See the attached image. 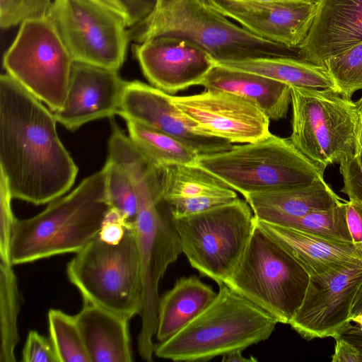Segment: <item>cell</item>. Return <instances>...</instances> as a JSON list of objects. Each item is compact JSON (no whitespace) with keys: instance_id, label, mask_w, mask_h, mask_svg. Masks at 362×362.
<instances>
[{"instance_id":"cell-24","label":"cell","mask_w":362,"mask_h":362,"mask_svg":"<svg viewBox=\"0 0 362 362\" xmlns=\"http://www.w3.org/2000/svg\"><path fill=\"white\" fill-rule=\"evenodd\" d=\"M217 293L195 276L181 277L160 298L156 338L164 341L180 332L214 300Z\"/></svg>"},{"instance_id":"cell-42","label":"cell","mask_w":362,"mask_h":362,"mask_svg":"<svg viewBox=\"0 0 362 362\" xmlns=\"http://www.w3.org/2000/svg\"><path fill=\"white\" fill-rule=\"evenodd\" d=\"M339 336L354 344L362 353V329L352 324Z\"/></svg>"},{"instance_id":"cell-47","label":"cell","mask_w":362,"mask_h":362,"mask_svg":"<svg viewBox=\"0 0 362 362\" xmlns=\"http://www.w3.org/2000/svg\"><path fill=\"white\" fill-rule=\"evenodd\" d=\"M351 322H355L356 325H357L359 328L362 329V312L353 316L351 318Z\"/></svg>"},{"instance_id":"cell-37","label":"cell","mask_w":362,"mask_h":362,"mask_svg":"<svg viewBox=\"0 0 362 362\" xmlns=\"http://www.w3.org/2000/svg\"><path fill=\"white\" fill-rule=\"evenodd\" d=\"M24 362H59L49 338L35 330L29 332L23 351Z\"/></svg>"},{"instance_id":"cell-35","label":"cell","mask_w":362,"mask_h":362,"mask_svg":"<svg viewBox=\"0 0 362 362\" xmlns=\"http://www.w3.org/2000/svg\"><path fill=\"white\" fill-rule=\"evenodd\" d=\"M0 178V260L11 263L9 248L13 228L16 218L12 211L13 197L6 177L1 173Z\"/></svg>"},{"instance_id":"cell-15","label":"cell","mask_w":362,"mask_h":362,"mask_svg":"<svg viewBox=\"0 0 362 362\" xmlns=\"http://www.w3.org/2000/svg\"><path fill=\"white\" fill-rule=\"evenodd\" d=\"M133 51L151 86L171 94L200 85L216 64L204 48L180 37L160 36L135 43Z\"/></svg>"},{"instance_id":"cell-3","label":"cell","mask_w":362,"mask_h":362,"mask_svg":"<svg viewBox=\"0 0 362 362\" xmlns=\"http://www.w3.org/2000/svg\"><path fill=\"white\" fill-rule=\"evenodd\" d=\"M110 207L102 168L37 215L16 219L9 248L12 264L79 252L98 235Z\"/></svg>"},{"instance_id":"cell-2","label":"cell","mask_w":362,"mask_h":362,"mask_svg":"<svg viewBox=\"0 0 362 362\" xmlns=\"http://www.w3.org/2000/svg\"><path fill=\"white\" fill-rule=\"evenodd\" d=\"M113 158L129 173L137 195L138 209L132 225L140 255L143 287L138 350L144 360L152 361L160 300L158 284L182 250L170 209L162 197L158 169L130 142L117 147Z\"/></svg>"},{"instance_id":"cell-41","label":"cell","mask_w":362,"mask_h":362,"mask_svg":"<svg viewBox=\"0 0 362 362\" xmlns=\"http://www.w3.org/2000/svg\"><path fill=\"white\" fill-rule=\"evenodd\" d=\"M334 339L335 346L332 362H362V353L354 344L341 336Z\"/></svg>"},{"instance_id":"cell-44","label":"cell","mask_w":362,"mask_h":362,"mask_svg":"<svg viewBox=\"0 0 362 362\" xmlns=\"http://www.w3.org/2000/svg\"><path fill=\"white\" fill-rule=\"evenodd\" d=\"M242 352V350H237L225 354L222 356V361L224 362L257 361V359L252 357L250 358L244 357Z\"/></svg>"},{"instance_id":"cell-4","label":"cell","mask_w":362,"mask_h":362,"mask_svg":"<svg viewBox=\"0 0 362 362\" xmlns=\"http://www.w3.org/2000/svg\"><path fill=\"white\" fill-rule=\"evenodd\" d=\"M129 40L141 43L160 36L188 39L216 62L255 58L300 59L298 49L263 40L230 22L206 0H157L144 21L129 28Z\"/></svg>"},{"instance_id":"cell-38","label":"cell","mask_w":362,"mask_h":362,"mask_svg":"<svg viewBox=\"0 0 362 362\" xmlns=\"http://www.w3.org/2000/svg\"><path fill=\"white\" fill-rule=\"evenodd\" d=\"M132 226L117 209L110 207L104 218L98 237L103 241L116 244L124 237L127 230Z\"/></svg>"},{"instance_id":"cell-28","label":"cell","mask_w":362,"mask_h":362,"mask_svg":"<svg viewBox=\"0 0 362 362\" xmlns=\"http://www.w3.org/2000/svg\"><path fill=\"white\" fill-rule=\"evenodd\" d=\"M13 264L0 261V361L14 362L19 341L20 293Z\"/></svg>"},{"instance_id":"cell-6","label":"cell","mask_w":362,"mask_h":362,"mask_svg":"<svg viewBox=\"0 0 362 362\" xmlns=\"http://www.w3.org/2000/svg\"><path fill=\"white\" fill-rule=\"evenodd\" d=\"M197 164L243 197L305 186L324 177V171L290 139L272 134L226 151L199 155Z\"/></svg>"},{"instance_id":"cell-5","label":"cell","mask_w":362,"mask_h":362,"mask_svg":"<svg viewBox=\"0 0 362 362\" xmlns=\"http://www.w3.org/2000/svg\"><path fill=\"white\" fill-rule=\"evenodd\" d=\"M214 300L187 326L155 344L158 358L174 361H207L267 339L277 320L235 292L218 285Z\"/></svg>"},{"instance_id":"cell-11","label":"cell","mask_w":362,"mask_h":362,"mask_svg":"<svg viewBox=\"0 0 362 362\" xmlns=\"http://www.w3.org/2000/svg\"><path fill=\"white\" fill-rule=\"evenodd\" d=\"M74 63L47 17L22 23L3 57L6 74L53 112L64 104Z\"/></svg>"},{"instance_id":"cell-8","label":"cell","mask_w":362,"mask_h":362,"mask_svg":"<svg viewBox=\"0 0 362 362\" xmlns=\"http://www.w3.org/2000/svg\"><path fill=\"white\" fill-rule=\"evenodd\" d=\"M289 139L322 171L340 164L362 146V115L355 103L329 89L291 86Z\"/></svg>"},{"instance_id":"cell-17","label":"cell","mask_w":362,"mask_h":362,"mask_svg":"<svg viewBox=\"0 0 362 362\" xmlns=\"http://www.w3.org/2000/svg\"><path fill=\"white\" fill-rule=\"evenodd\" d=\"M206 1L222 15L240 23L253 35L291 49H298L306 38L317 8V0L285 3Z\"/></svg>"},{"instance_id":"cell-26","label":"cell","mask_w":362,"mask_h":362,"mask_svg":"<svg viewBox=\"0 0 362 362\" xmlns=\"http://www.w3.org/2000/svg\"><path fill=\"white\" fill-rule=\"evenodd\" d=\"M126 123L129 139L156 168L197 163L198 153L175 137L134 121Z\"/></svg>"},{"instance_id":"cell-22","label":"cell","mask_w":362,"mask_h":362,"mask_svg":"<svg viewBox=\"0 0 362 362\" xmlns=\"http://www.w3.org/2000/svg\"><path fill=\"white\" fill-rule=\"evenodd\" d=\"M74 317L90 362L132 361L128 319L88 303Z\"/></svg>"},{"instance_id":"cell-31","label":"cell","mask_w":362,"mask_h":362,"mask_svg":"<svg viewBox=\"0 0 362 362\" xmlns=\"http://www.w3.org/2000/svg\"><path fill=\"white\" fill-rule=\"evenodd\" d=\"M105 173L106 194L110 207L117 209L129 223L134 221L138 209L135 187L128 170L107 156L103 168Z\"/></svg>"},{"instance_id":"cell-19","label":"cell","mask_w":362,"mask_h":362,"mask_svg":"<svg viewBox=\"0 0 362 362\" xmlns=\"http://www.w3.org/2000/svg\"><path fill=\"white\" fill-rule=\"evenodd\" d=\"M362 41V0H317L309 33L298 47L300 59L325 62Z\"/></svg>"},{"instance_id":"cell-45","label":"cell","mask_w":362,"mask_h":362,"mask_svg":"<svg viewBox=\"0 0 362 362\" xmlns=\"http://www.w3.org/2000/svg\"><path fill=\"white\" fill-rule=\"evenodd\" d=\"M362 312V283L355 295L351 310V318ZM350 318V320H351Z\"/></svg>"},{"instance_id":"cell-43","label":"cell","mask_w":362,"mask_h":362,"mask_svg":"<svg viewBox=\"0 0 362 362\" xmlns=\"http://www.w3.org/2000/svg\"><path fill=\"white\" fill-rule=\"evenodd\" d=\"M97 2L117 13L122 16L127 23V16L123 6L119 0H92Z\"/></svg>"},{"instance_id":"cell-48","label":"cell","mask_w":362,"mask_h":362,"mask_svg":"<svg viewBox=\"0 0 362 362\" xmlns=\"http://www.w3.org/2000/svg\"><path fill=\"white\" fill-rule=\"evenodd\" d=\"M355 103H356V107H357L358 110H359L361 115H362V96Z\"/></svg>"},{"instance_id":"cell-25","label":"cell","mask_w":362,"mask_h":362,"mask_svg":"<svg viewBox=\"0 0 362 362\" xmlns=\"http://www.w3.org/2000/svg\"><path fill=\"white\" fill-rule=\"evenodd\" d=\"M216 63L228 68L260 74L292 87L337 91L335 83L324 66L300 59L267 57Z\"/></svg>"},{"instance_id":"cell-36","label":"cell","mask_w":362,"mask_h":362,"mask_svg":"<svg viewBox=\"0 0 362 362\" xmlns=\"http://www.w3.org/2000/svg\"><path fill=\"white\" fill-rule=\"evenodd\" d=\"M339 170L343 179L341 192L349 199L362 202V146L351 158L339 164Z\"/></svg>"},{"instance_id":"cell-14","label":"cell","mask_w":362,"mask_h":362,"mask_svg":"<svg viewBox=\"0 0 362 362\" xmlns=\"http://www.w3.org/2000/svg\"><path fill=\"white\" fill-rule=\"evenodd\" d=\"M172 100L203 133L232 144L253 142L271 134L269 117L255 103L239 95L206 90L172 95Z\"/></svg>"},{"instance_id":"cell-33","label":"cell","mask_w":362,"mask_h":362,"mask_svg":"<svg viewBox=\"0 0 362 362\" xmlns=\"http://www.w3.org/2000/svg\"><path fill=\"white\" fill-rule=\"evenodd\" d=\"M52 0H0V25L8 29L27 20L47 17Z\"/></svg>"},{"instance_id":"cell-18","label":"cell","mask_w":362,"mask_h":362,"mask_svg":"<svg viewBox=\"0 0 362 362\" xmlns=\"http://www.w3.org/2000/svg\"><path fill=\"white\" fill-rule=\"evenodd\" d=\"M127 82L117 70L75 62L64 104L54 112L57 123L73 132L90 122L112 118Z\"/></svg>"},{"instance_id":"cell-13","label":"cell","mask_w":362,"mask_h":362,"mask_svg":"<svg viewBox=\"0 0 362 362\" xmlns=\"http://www.w3.org/2000/svg\"><path fill=\"white\" fill-rule=\"evenodd\" d=\"M361 283L362 264L310 276L303 302L288 325L307 340L339 336L351 324V306Z\"/></svg>"},{"instance_id":"cell-29","label":"cell","mask_w":362,"mask_h":362,"mask_svg":"<svg viewBox=\"0 0 362 362\" xmlns=\"http://www.w3.org/2000/svg\"><path fill=\"white\" fill-rule=\"evenodd\" d=\"M347 203L344 201L328 209L284 218L271 223L298 229L333 242L354 244L346 222Z\"/></svg>"},{"instance_id":"cell-46","label":"cell","mask_w":362,"mask_h":362,"mask_svg":"<svg viewBox=\"0 0 362 362\" xmlns=\"http://www.w3.org/2000/svg\"><path fill=\"white\" fill-rule=\"evenodd\" d=\"M243 1H249V2H259V3H285V2H291L296 1L300 0H238Z\"/></svg>"},{"instance_id":"cell-16","label":"cell","mask_w":362,"mask_h":362,"mask_svg":"<svg viewBox=\"0 0 362 362\" xmlns=\"http://www.w3.org/2000/svg\"><path fill=\"white\" fill-rule=\"evenodd\" d=\"M118 115L170 134L199 155L229 149L228 141L203 133L172 100V95L145 83L127 81Z\"/></svg>"},{"instance_id":"cell-10","label":"cell","mask_w":362,"mask_h":362,"mask_svg":"<svg viewBox=\"0 0 362 362\" xmlns=\"http://www.w3.org/2000/svg\"><path fill=\"white\" fill-rule=\"evenodd\" d=\"M173 218L191 266L218 285L237 266L255 225L251 207L238 198L199 214Z\"/></svg>"},{"instance_id":"cell-9","label":"cell","mask_w":362,"mask_h":362,"mask_svg":"<svg viewBox=\"0 0 362 362\" xmlns=\"http://www.w3.org/2000/svg\"><path fill=\"white\" fill-rule=\"evenodd\" d=\"M309 280L303 267L255 221L239 262L223 284L278 323L289 324L303 302Z\"/></svg>"},{"instance_id":"cell-34","label":"cell","mask_w":362,"mask_h":362,"mask_svg":"<svg viewBox=\"0 0 362 362\" xmlns=\"http://www.w3.org/2000/svg\"><path fill=\"white\" fill-rule=\"evenodd\" d=\"M238 198L236 192H226L197 197L175 199L167 202L173 217H182L202 213Z\"/></svg>"},{"instance_id":"cell-7","label":"cell","mask_w":362,"mask_h":362,"mask_svg":"<svg viewBox=\"0 0 362 362\" xmlns=\"http://www.w3.org/2000/svg\"><path fill=\"white\" fill-rule=\"evenodd\" d=\"M75 254L67 265V276L86 303L129 320L139 315L142 275L133 225L118 243H108L97 236Z\"/></svg>"},{"instance_id":"cell-21","label":"cell","mask_w":362,"mask_h":362,"mask_svg":"<svg viewBox=\"0 0 362 362\" xmlns=\"http://www.w3.org/2000/svg\"><path fill=\"white\" fill-rule=\"evenodd\" d=\"M206 90L230 93L255 103L272 120L286 117L291 86L277 80L216 63L200 83Z\"/></svg>"},{"instance_id":"cell-27","label":"cell","mask_w":362,"mask_h":362,"mask_svg":"<svg viewBox=\"0 0 362 362\" xmlns=\"http://www.w3.org/2000/svg\"><path fill=\"white\" fill-rule=\"evenodd\" d=\"M163 199L168 201L185 197L216 194L230 189L214 174L197 164H175L159 168Z\"/></svg>"},{"instance_id":"cell-40","label":"cell","mask_w":362,"mask_h":362,"mask_svg":"<svg viewBox=\"0 0 362 362\" xmlns=\"http://www.w3.org/2000/svg\"><path fill=\"white\" fill-rule=\"evenodd\" d=\"M346 222L353 243L362 245V202L349 199L346 209Z\"/></svg>"},{"instance_id":"cell-39","label":"cell","mask_w":362,"mask_h":362,"mask_svg":"<svg viewBox=\"0 0 362 362\" xmlns=\"http://www.w3.org/2000/svg\"><path fill=\"white\" fill-rule=\"evenodd\" d=\"M127 16V27L131 28L148 17L154 9L157 0H119Z\"/></svg>"},{"instance_id":"cell-23","label":"cell","mask_w":362,"mask_h":362,"mask_svg":"<svg viewBox=\"0 0 362 362\" xmlns=\"http://www.w3.org/2000/svg\"><path fill=\"white\" fill-rule=\"evenodd\" d=\"M244 197L255 218L268 223L328 209L344 201L324 177L305 186L250 194Z\"/></svg>"},{"instance_id":"cell-30","label":"cell","mask_w":362,"mask_h":362,"mask_svg":"<svg viewBox=\"0 0 362 362\" xmlns=\"http://www.w3.org/2000/svg\"><path fill=\"white\" fill-rule=\"evenodd\" d=\"M49 339L59 362H90L74 316L62 310L48 312Z\"/></svg>"},{"instance_id":"cell-12","label":"cell","mask_w":362,"mask_h":362,"mask_svg":"<svg viewBox=\"0 0 362 362\" xmlns=\"http://www.w3.org/2000/svg\"><path fill=\"white\" fill-rule=\"evenodd\" d=\"M75 62L118 71L130 40L126 21L92 0H52L47 16Z\"/></svg>"},{"instance_id":"cell-1","label":"cell","mask_w":362,"mask_h":362,"mask_svg":"<svg viewBox=\"0 0 362 362\" xmlns=\"http://www.w3.org/2000/svg\"><path fill=\"white\" fill-rule=\"evenodd\" d=\"M54 112L8 74L0 77V170L13 199L49 203L73 186L78 167Z\"/></svg>"},{"instance_id":"cell-20","label":"cell","mask_w":362,"mask_h":362,"mask_svg":"<svg viewBox=\"0 0 362 362\" xmlns=\"http://www.w3.org/2000/svg\"><path fill=\"white\" fill-rule=\"evenodd\" d=\"M255 221L295 258L310 276L362 264V245L333 242L293 228L256 218Z\"/></svg>"},{"instance_id":"cell-32","label":"cell","mask_w":362,"mask_h":362,"mask_svg":"<svg viewBox=\"0 0 362 362\" xmlns=\"http://www.w3.org/2000/svg\"><path fill=\"white\" fill-rule=\"evenodd\" d=\"M324 66L333 79L337 91L350 99L362 89V41L327 59Z\"/></svg>"}]
</instances>
